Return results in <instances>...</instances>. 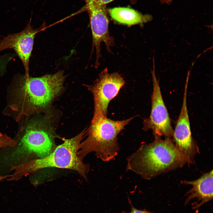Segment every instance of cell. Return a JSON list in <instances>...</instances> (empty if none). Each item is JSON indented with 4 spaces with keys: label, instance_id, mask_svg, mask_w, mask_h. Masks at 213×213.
Here are the masks:
<instances>
[{
    "label": "cell",
    "instance_id": "6da1fadb",
    "mask_svg": "<svg viewBox=\"0 0 213 213\" xmlns=\"http://www.w3.org/2000/svg\"><path fill=\"white\" fill-rule=\"evenodd\" d=\"M65 79L63 71L38 77L16 75L13 80L14 101L10 107L21 115L45 109L61 92Z\"/></svg>",
    "mask_w": 213,
    "mask_h": 213
},
{
    "label": "cell",
    "instance_id": "7a4b0ae2",
    "mask_svg": "<svg viewBox=\"0 0 213 213\" xmlns=\"http://www.w3.org/2000/svg\"><path fill=\"white\" fill-rule=\"evenodd\" d=\"M154 137L153 141L142 144L127 159V169L148 180L181 168L187 163L185 157L176 147L173 139Z\"/></svg>",
    "mask_w": 213,
    "mask_h": 213
},
{
    "label": "cell",
    "instance_id": "3957f363",
    "mask_svg": "<svg viewBox=\"0 0 213 213\" xmlns=\"http://www.w3.org/2000/svg\"><path fill=\"white\" fill-rule=\"evenodd\" d=\"M133 117L113 120L108 118L100 109L94 108L88 138L79 146V157L82 159L89 153L94 152L97 157L103 161L114 160L120 149L117 135Z\"/></svg>",
    "mask_w": 213,
    "mask_h": 213
},
{
    "label": "cell",
    "instance_id": "277c9868",
    "mask_svg": "<svg viewBox=\"0 0 213 213\" xmlns=\"http://www.w3.org/2000/svg\"><path fill=\"white\" fill-rule=\"evenodd\" d=\"M85 133L83 131L72 138L65 139L45 157L13 167L12 169L14 172L12 175H7L10 178L9 180H17L40 169L51 167L75 170L86 178L89 167L83 162L78 152Z\"/></svg>",
    "mask_w": 213,
    "mask_h": 213
},
{
    "label": "cell",
    "instance_id": "5b68a950",
    "mask_svg": "<svg viewBox=\"0 0 213 213\" xmlns=\"http://www.w3.org/2000/svg\"><path fill=\"white\" fill-rule=\"evenodd\" d=\"M50 116L30 119L23 128L19 151L33 153L39 158L50 154L56 148L54 133Z\"/></svg>",
    "mask_w": 213,
    "mask_h": 213
},
{
    "label": "cell",
    "instance_id": "8992f818",
    "mask_svg": "<svg viewBox=\"0 0 213 213\" xmlns=\"http://www.w3.org/2000/svg\"><path fill=\"white\" fill-rule=\"evenodd\" d=\"M151 71L153 83L151 96V114L148 118L144 120L143 129H151L154 136L172 138L173 130L167 108L163 100L158 80L156 76L154 62Z\"/></svg>",
    "mask_w": 213,
    "mask_h": 213
},
{
    "label": "cell",
    "instance_id": "52a82bcc",
    "mask_svg": "<svg viewBox=\"0 0 213 213\" xmlns=\"http://www.w3.org/2000/svg\"><path fill=\"white\" fill-rule=\"evenodd\" d=\"M188 85V82H186L182 106L173 130V139L176 147L189 165L195 163V157L199 151L191 135L187 102Z\"/></svg>",
    "mask_w": 213,
    "mask_h": 213
},
{
    "label": "cell",
    "instance_id": "ba28073f",
    "mask_svg": "<svg viewBox=\"0 0 213 213\" xmlns=\"http://www.w3.org/2000/svg\"><path fill=\"white\" fill-rule=\"evenodd\" d=\"M125 83L119 73H109L107 68L104 69L94 84L88 87L94 96V108L100 109L106 116L109 103L118 94Z\"/></svg>",
    "mask_w": 213,
    "mask_h": 213
},
{
    "label": "cell",
    "instance_id": "9c48e42d",
    "mask_svg": "<svg viewBox=\"0 0 213 213\" xmlns=\"http://www.w3.org/2000/svg\"><path fill=\"white\" fill-rule=\"evenodd\" d=\"M43 25L37 29L33 28L30 21L22 30L9 34L0 41V53L7 49H13L22 63L26 76L29 75V61L34 39L36 34L44 28Z\"/></svg>",
    "mask_w": 213,
    "mask_h": 213
},
{
    "label": "cell",
    "instance_id": "30bf717a",
    "mask_svg": "<svg viewBox=\"0 0 213 213\" xmlns=\"http://www.w3.org/2000/svg\"><path fill=\"white\" fill-rule=\"evenodd\" d=\"M213 170L205 173L198 179L192 181L185 180L181 181L182 184L191 185L192 188L187 193L188 195L185 204L194 199L193 208L199 207L204 204L213 199Z\"/></svg>",
    "mask_w": 213,
    "mask_h": 213
},
{
    "label": "cell",
    "instance_id": "8fae6325",
    "mask_svg": "<svg viewBox=\"0 0 213 213\" xmlns=\"http://www.w3.org/2000/svg\"><path fill=\"white\" fill-rule=\"evenodd\" d=\"M111 18L117 22L129 26L142 24L150 21L151 15L143 14L129 7H117L109 9Z\"/></svg>",
    "mask_w": 213,
    "mask_h": 213
},
{
    "label": "cell",
    "instance_id": "7c38bea8",
    "mask_svg": "<svg viewBox=\"0 0 213 213\" xmlns=\"http://www.w3.org/2000/svg\"><path fill=\"white\" fill-rule=\"evenodd\" d=\"M16 142L7 135L0 133V148L6 147H14Z\"/></svg>",
    "mask_w": 213,
    "mask_h": 213
},
{
    "label": "cell",
    "instance_id": "4fadbf2b",
    "mask_svg": "<svg viewBox=\"0 0 213 213\" xmlns=\"http://www.w3.org/2000/svg\"><path fill=\"white\" fill-rule=\"evenodd\" d=\"M95 3L98 6H106V5L114 0H94ZM132 4H135L137 0H130Z\"/></svg>",
    "mask_w": 213,
    "mask_h": 213
},
{
    "label": "cell",
    "instance_id": "5bb4252c",
    "mask_svg": "<svg viewBox=\"0 0 213 213\" xmlns=\"http://www.w3.org/2000/svg\"><path fill=\"white\" fill-rule=\"evenodd\" d=\"M130 204L131 205V211L129 213H152L151 212L147 211L145 209L143 210L137 209L133 207V206L131 204V203H130ZM121 213H127L124 212H122Z\"/></svg>",
    "mask_w": 213,
    "mask_h": 213
},
{
    "label": "cell",
    "instance_id": "9a60e30c",
    "mask_svg": "<svg viewBox=\"0 0 213 213\" xmlns=\"http://www.w3.org/2000/svg\"><path fill=\"white\" fill-rule=\"evenodd\" d=\"M162 3L170 4L171 2V0H159Z\"/></svg>",
    "mask_w": 213,
    "mask_h": 213
}]
</instances>
